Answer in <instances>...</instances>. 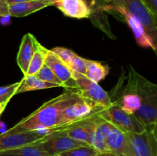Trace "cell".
I'll use <instances>...</instances> for the list:
<instances>
[{
	"label": "cell",
	"instance_id": "1",
	"mask_svg": "<svg viewBox=\"0 0 157 156\" xmlns=\"http://www.w3.org/2000/svg\"><path fill=\"white\" fill-rule=\"evenodd\" d=\"M81 98L75 89H67L59 96L44 102L25 118L7 130L9 132L49 130L59 126L64 109Z\"/></svg>",
	"mask_w": 157,
	"mask_h": 156
},
{
	"label": "cell",
	"instance_id": "2",
	"mask_svg": "<svg viewBox=\"0 0 157 156\" xmlns=\"http://www.w3.org/2000/svg\"><path fill=\"white\" fill-rule=\"evenodd\" d=\"M71 76L75 83V90L80 98L101 108H108L112 105L108 93L99 84L90 80L85 75L72 70Z\"/></svg>",
	"mask_w": 157,
	"mask_h": 156
},
{
	"label": "cell",
	"instance_id": "3",
	"mask_svg": "<svg viewBox=\"0 0 157 156\" xmlns=\"http://www.w3.org/2000/svg\"><path fill=\"white\" fill-rule=\"evenodd\" d=\"M156 128L141 133L125 132L124 156H157Z\"/></svg>",
	"mask_w": 157,
	"mask_h": 156
},
{
	"label": "cell",
	"instance_id": "4",
	"mask_svg": "<svg viewBox=\"0 0 157 156\" xmlns=\"http://www.w3.org/2000/svg\"><path fill=\"white\" fill-rule=\"evenodd\" d=\"M100 116L124 132L141 133L146 130L134 115L124 111L117 102H113L110 106L104 109Z\"/></svg>",
	"mask_w": 157,
	"mask_h": 156
},
{
	"label": "cell",
	"instance_id": "5",
	"mask_svg": "<svg viewBox=\"0 0 157 156\" xmlns=\"http://www.w3.org/2000/svg\"><path fill=\"white\" fill-rule=\"evenodd\" d=\"M121 6L144 26L146 32L156 44L157 15L142 0H121Z\"/></svg>",
	"mask_w": 157,
	"mask_h": 156
},
{
	"label": "cell",
	"instance_id": "6",
	"mask_svg": "<svg viewBox=\"0 0 157 156\" xmlns=\"http://www.w3.org/2000/svg\"><path fill=\"white\" fill-rule=\"evenodd\" d=\"M46 136L47 132L45 130L15 133L6 131L0 134V152L24 145L41 142L44 140Z\"/></svg>",
	"mask_w": 157,
	"mask_h": 156
},
{
	"label": "cell",
	"instance_id": "7",
	"mask_svg": "<svg viewBox=\"0 0 157 156\" xmlns=\"http://www.w3.org/2000/svg\"><path fill=\"white\" fill-rule=\"evenodd\" d=\"M112 9H114L116 12L122 15L124 19L127 22V25L130 27L133 33L138 45L140 46L141 47H145V48H152L155 52H156L157 44L146 32L144 26L133 15H130L123 6L114 5Z\"/></svg>",
	"mask_w": 157,
	"mask_h": 156
},
{
	"label": "cell",
	"instance_id": "8",
	"mask_svg": "<svg viewBox=\"0 0 157 156\" xmlns=\"http://www.w3.org/2000/svg\"><path fill=\"white\" fill-rule=\"evenodd\" d=\"M129 81L124 93H136L141 99L157 94L156 84L145 79L132 67H129Z\"/></svg>",
	"mask_w": 157,
	"mask_h": 156
},
{
	"label": "cell",
	"instance_id": "9",
	"mask_svg": "<svg viewBox=\"0 0 157 156\" xmlns=\"http://www.w3.org/2000/svg\"><path fill=\"white\" fill-rule=\"evenodd\" d=\"M38 143L52 156L79 147L90 146L87 143L75 140L66 136H55Z\"/></svg>",
	"mask_w": 157,
	"mask_h": 156
},
{
	"label": "cell",
	"instance_id": "10",
	"mask_svg": "<svg viewBox=\"0 0 157 156\" xmlns=\"http://www.w3.org/2000/svg\"><path fill=\"white\" fill-rule=\"evenodd\" d=\"M133 115L146 128H156L157 94L143 99L140 107Z\"/></svg>",
	"mask_w": 157,
	"mask_h": 156
},
{
	"label": "cell",
	"instance_id": "11",
	"mask_svg": "<svg viewBox=\"0 0 157 156\" xmlns=\"http://www.w3.org/2000/svg\"><path fill=\"white\" fill-rule=\"evenodd\" d=\"M64 15L72 18H88L92 9L83 0H54V5Z\"/></svg>",
	"mask_w": 157,
	"mask_h": 156
},
{
	"label": "cell",
	"instance_id": "12",
	"mask_svg": "<svg viewBox=\"0 0 157 156\" xmlns=\"http://www.w3.org/2000/svg\"><path fill=\"white\" fill-rule=\"evenodd\" d=\"M38 43L36 38L31 33L25 34L21 38L16 61L24 76L27 74L29 64L36 50Z\"/></svg>",
	"mask_w": 157,
	"mask_h": 156
},
{
	"label": "cell",
	"instance_id": "13",
	"mask_svg": "<svg viewBox=\"0 0 157 156\" xmlns=\"http://www.w3.org/2000/svg\"><path fill=\"white\" fill-rule=\"evenodd\" d=\"M44 64L50 67L65 86V89H75V83L71 76V70L53 52L49 50Z\"/></svg>",
	"mask_w": 157,
	"mask_h": 156
},
{
	"label": "cell",
	"instance_id": "14",
	"mask_svg": "<svg viewBox=\"0 0 157 156\" xmlns=\"http://www.w3.org/2000/svg\"><path fill=\"white\" fill-rule=\"evenodd\" d=\"M50 6L52 5L49 2L35 0H29L17 4L10 5L9 6V16L16 18L25 17Z\"/></svg>",
	"mask_w": 157,
	"mask_h": 156
},
{
	"label": "cell",
	"instance_id": "15",
	"mask_svg": "<svg viewBox=\"0 0 157 156\" xmlns=\"http://www.w3.org/2000/svg\"><path fill=\"white\" fill-rule=\"evenodd\" d=\"M109 153L116 156H124L126 146L125 132L113 126L110 132L105 138Z\"/></svg>",
	"mask_w": 157,
	"mask_h": 156
},
{
	"label": "cell",
	"instance_id": "16",
	"mask_svg": "<svg viewBox=\"0 0 157 156\" xmlns=\"http://www.w3.org/2000/svg\"><path fill=\"white\" fill-rule=\"evenodd\" d=\"M59 85L52 83L45 82L38 79L35 75H26L23 76L20 80V85L17 89L16 94L25 93V92L32 91V90H44V89L55 88L58 87Z\"/></svg>",
	"mask_w": 157,
	"mask_h": 156
},
{
	"label": "cell",
	"instance_id": "17",
	"mask_svg": "<svg viewBox=\"0 0 157 156\" xmlns=\"http://www.w3.org/2000/svg\"><path fill=\"white\" fill-rule=\"evenodd\" d=\"M0 156H52L43 148L40 143L18 147L0 152Z\"/></svg>",
	"mask_w": 157,
	"mask_h": 156
},
{
	"label": "cell",
	"instance_id": "18",
	"mask_svg": "<svg viewBox=\"0 0 157 156\" xmlns=\"http://www.w3.org/2000/svg\"><path fill=\"white\" fill-rule=\"evenodd\" d=\"M110 71L109 66L98 61L87 60V69L85 76L93 82L98 83L104 80Z\"/></svg>",
	"mask_w": 157,
	"mask_h": 156
},
{
	"label": "cell",
	"instance_id": "19",
	"mask_svg": "<svg viewBox=\"0 0 157 156\" xmlns=\"http://www.w3.org/2000/svg\"><path fill=\"white\" fill-rule=\"evenodd\" d=\"M101 115V114H100ZM100 118V116H98L95 119H94L90 125L89 130V145L94 148L97 151L100 153L108 152L107 144H106L105 138L96 129V122Z\"/></svg>",
	"mask_w": 157,
	"mask_h": 156
},
{
	"label": "cell",
	"instance_id": "20",
	"mask_svg": "<svg viewBox=\"0 0 157 156\" xmlns=\"http://www.w3.org/2000/svg\"><path fill=\"white\" fill-rule=\"evenodd\" d=\"M49 50L41 45L39 42L37 44L36 50L32 56L31 62L29 64L26 75H35L38 70L44 66L46 57L48 54Z\"/></svg>",
	"mask_w": 157,
	"mask_h": 156
},
{
	"label": "cell",
	"instance_id": "21",
	"mask_svg": "<svg viewBox=\"0 0 157 156\" xmlns=\"http://www.w3.org/2000/svg\"><path fill=\"white\" fill-rule=\"evenodd\" d=\"M141 98L136 93H124L118 103L125 112L130 114H134L141 106Z\"/></svg>",
	"mask_w": 157,
	"mask_h": 156
},
{
	"label": "cell",
	"instance_id": "22",
	"mask_svg": "<svg viewBox=\"0 0 157 156\" xmlns=\"http://www.w3.org/2000/svg\"><path fill=\"white\" fill-rule=\"evenodd\" d=\"M35 76L38 77V79L41 80L52 83V84H58V85H59V87H62L65 88V86L61 82V80L52 71V69L48 67L47 65H45V64H44V66L38 70V72Z\"/></svg>",
	"mask_w": 157,
	"mask_h": 156
},
{
	"label": "cell",
	"instance_id": "23",
	"mask_svg": "<svg viewBox=\"0 0 157 156\" xmlns=\"http://www.w3.org/2000/svg\"><path fill=\"white\" fill-rule=\"evenodd\" d=\"M67 66L72 71L85 75L87 69V59L75 54Z\"/></svg>",
	"mask_w": 157,
	"mask_h": 156
},
{
	"label": "cell",
	"instance_id": "24",
	"mask_svg": "<svg viewBox=\"0 0 157 156\" xmlns=\"http://www.w3.org/2000/svg\"><path fill=\"white\" fill-rule=\"evenodd\" d=\"M98 153L90 146H83L74 148L59 154L61 156H95Z\"/></svg>",
	"mask_w": 157,
	"mask_h": 156
},
{
	"label": "cell",
	"instance_id": "25",
	"mask_svg": "<svg viewBox=\"0 0 157 156\" xmlns=\"http://www.w3.org/2000/svg\"><path fill=\"white\" fill-rule=\"evenodd\" d=\"M51 51L53 52L61 61L64 63L66 65L69 64L72 58H74L76 54L73 51V50H70V49L65 48V47H57L55 48H52L50 50Z\"/></svg>",
	"mask_w": 157,
	"mask_h": 156
},
{
	"label": "cell",
	"instance_id": "26",
	"mask_svg": "<svg viewBox=\"0 0 157 156\" xmlns=\"http://www.w3.org/2000/svg\"><path fill=\"white\" fill-rule=\"evenodd\" d=\"M19 85L20 81H18V82L14 83L12 84L1 87H0V96H3V95H6L9 93H12V92H16Z\"/></svg>",
	"mask_w": 157,
	"mask_h": 156
},
{
	"label": "cell",
	"instance_id": "27",
	"mask_svg": "<svg viewBox=\"0 0 157 156\" xmlns=\"http://www.w3.org/2000/svg\"><path fill=\"white\" fill-rule=\"evenodd\" d=\"M9 16V6L5 0H0V17Z\"/></svg>",
	"mask_w": 157,
	"mask_h": 156
},
{
	"label": "cell",
	"instance_id": "28",
	"mask_svg": "<svg viewBox=\"0 0 157 156\" xmlns=\"http://www.w3.org/2000/svg\"><path fill=\"white\" fill-rule=\"evenodd\" d=\"M146 5L149 7V9L157 15V0H142Z\"/></svg>",
	"mask_w": 157,
	"mask_h": 156
},
{
	"label": "cell",
	"instance_id": "29",
	"mask_svg": "<svg viewBox=\"0 0 157 156\" xmlns=\"http://www.w3.org/2000/svg\"><path fill=\"white\" fill-rule=\"evenodd\" d=\"M16 94V92H12V93H9L6 95H3V96H0V102H9L10 99L13 97Z\"/></svg>",
	"mask_w": 157,
	"mask_h": 156
},
{
	"label": "cell",
	"instance_id": "30",
	"mask_svg": "<svg viewBox=\"0 0 157 156\" xmlns=\"http://www.w3.org/2000/svg\"><path fill=\"white\" fill-rule=\"evenodd\" d=\"M5 1H6V2L7 3L8 6H10V5L17 4V3L22 2H25V1H29V0H5Z\"/></svg>",
	"mask_w": 157,
	"mask_h": 156
},
{
	"label": "cell",
	"instance_id": "31",
	"mask_svg": "<svg viewBox=\"0 0 157 156\" xmlns=\"http://www.w3.org/2000/svg\"><path fill=\"white\" fill-rule=\"evenodd\" d=\"M8 103H9V102H0V116H1V115L2 114V113L4 112L5 109H6V107L7 106Z\"/></svg>",
	"mask_w": 157,
	"mask_h": 156
},
{
	"label": "cell",
	"instance_id": "32",
	"mask_svg": "<svg viewBox=\"0 0 157 156\" xmlns=\"http://www.w3.org/2000/svg\"><path fill=\"white\" fill-rule=\"evenodd\" d=\"M83 1L85 2L87 4V6H88L90 8H91V9L92 7L94 6L95 3H96V2H95L94 0H83Z\"/></svg>",
	"mask_w": 157,
	"mask_h": 156
},
{
	"label": "cell",
	"instance_id": "33",
	"mask_svg": "<svg viewBox=\"0 0 157 156\" xmlns=\"http://www.w3.org/2000/svg\"><path fill=\"white\" fill-rule=\"evenodd\" d=\"M95 156H116V155H114V154H111V153H108V152H107V153L98 152Z\"/></svg>",
	"mask_w": 157,
	"mask_h": 156
},
{
	"label": "cell",
	"instance_id": "34",
	"mask_svg": "<svg viewBox=\"0 0 157 156\" xmlns=\"http://www.w3.org/2000/svg\"><path fill=\"white\" fill-rule=\"evenodd\" d=\"M114 5H117V6H121V0H112Z\"/></svg>",
	"mask_w": 157,
	"mask_h": 156
},
{
	"label": "cell",
	"instance_id": "35",
	"mask_svg": "<svg viewBox=\"0 0 157 156\" xmlns=\"http://www.w3.org/2000/svg\"><path fill=\"white\" fill-rule=\"evenodd\" d=\"M35 1H42V2H49L53 6L54 5V0H35Z\"/></svg>",
	"mask_w": 157,
	"mask_h": 156
},
{
	"label": "cell",
	"instance_id": "36",
	"mask_svg": "<svg viewBox=\"0 0 157 156\" xmlns=\"http://www.w3.org/2000/svg\"><path fill=\"white\" fill-rule=\"evenodd\" d=\"M95 2H96V0H94ZM105 1H107V2H112V0H105Z\"/></svg>",
	"mask_w": 157,
	"mask_h": 156
},
{
	"label": "cell",
	"instance_id": "37",
	"mask_svg": "<svg viewBox=\"0 0 157 156\" xmlns=\"http://www.w3.org/2000/svg\"><path fill=\"white\" fill-rule=\"evenodd\" d=\"M52 156H61L60 154H55V155H52Z\"/></svg>",
	"mask_w": 157,
	"mask_h": 156
}]
</instances>
